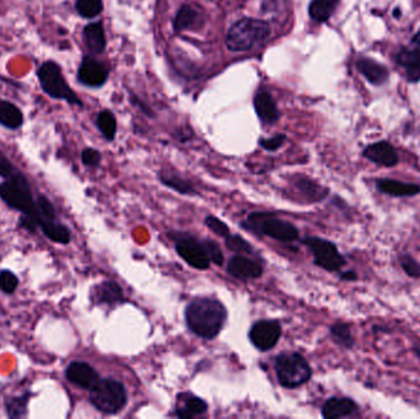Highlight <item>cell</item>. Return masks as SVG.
Wrapping results in <instances>:
<instances>
[{"label":"cell","mask_w":420,"mask_h":419,"mask_svg":"<svg viewBox=\"0 0 420 419\" xmlns=\"http://www.w3.org/2000/svg\"><path fill=\"white\" fill-rule=\"evenodd\" d=\"M90 402L105 415H116L127 406V391L121 381L101 379L90 390Z\"/></svg>","instance_id":"6"},{"label":"cell","mask_w":420,"mask_h":419,"mask_svg":"<svg viewBox=\"0 0 420 419\" xmlns=\"http://www.w3.org/2000/svg\"><path fill=\"white\" fill-rule=\"evenodd\" d=\"M285 141H287V137L284 134H278V136H274V137L268 138V139H261L259 144L265 150L274 151L278 150L279 148L283 146Z\"/></svg>","instance_id":"39"},{"label":"cell","mask_w":420,"mask_h":419,"mask_svg":"<svg viewBox=\"0 0 420 419\" xmlns=\"http://www.w3.org/2000/svg\"><path fill=\"white\" fill-rule=\"evenodd\" d=\"M357 68L374 85L385 83L388 78L387 69L372 59H359L357 62Z\"/></svg>","instance_id":"22"},{"label":"cell","mask_w":420,"mask_h":419,"mask_svg":"<svg viewBox=\"0 0 420 419\" xmlns=\"http://www.w3.org/2000/svg\"><path fill=\"white\" fill-rule=\"evenodd\" d=\"M228 271L232 277L239 281L257 279L263 274V267L258 262L241 254L230 259Z\"/></svg>","instance_id":"14"},{"label":"cell","mask_w":420,"mask_h":419,"mask_svg":"<svg viewBox=\"0 0 420 419\" xmlns=\"http://www.w3.org/2000/svg\"><path fill=\"white\" fill-rule=\"evenodd\" d=\"M98 128L107 141H113L117 133V121L111 111L103 110L98 115Z\"/></svg>","instance_id":"29"},{"label":"cell","mask_w":420,"mask_h":419,"mask_svg":"<svg viewBox=\"0 0 420 419\" xmlns=\"http://www.w3.org/2000/svg\"><path fill=\"white\" fill-rule=\"evenodd\" d=\"M270 36V26L265 21L244 19L236 21L226 34V46L232 52H246L264 44Z\"/></svg>","instance_id":"4"},{"label":"cell","mask_w":420,"mask_h":419,"mask_svg":"<svg viewBox=\"0 0 420 419\" xmlns=\"http://www.w3.org/2000/svg\"><path fill=\"white\" fill-rule=\"evenodd\" d=\"M413 351H414V353H416V356H418V358H419L420 359V344L419 346L414 347V349H413Z\"/></svg>","instance_id":"43"},{"label":"cell","mask_w":420,"mask_h":419,"mask_svg":"<svg viewBox=\"0 0 420 419\" xmlns=\"http://www.w3.org/2000/svg\"><path fill=\"white\" fill-rule=\"evenodd\" d=\"M39 88L52 100L64 101L72 106L83 108L84 103L64 78L62 67L52 59L44 60L37 68Z\"/></svg>","instance_id":"3"},{"label":"cell","mask_w":420,"mask_h":419,"mask_svg":"<svg viewBox=\"0 0 420 419\" xmlns=\"http://www.w3.org/2000/svg\"><path fill=\"white\" fill-rule=\"evenodd\" d=\"M19 285V279L9 269L0 272V290L5 294H13Z\"/></svg>","instance_id":"35"},{"label":"cell","mask_w":420,"mask_h":419,"mask_svg":"<svg viewBox=\"0 0 420 419\" xmlns=\"http://www.w3.org/2000/svg\"><path fill=\"white\" fill-rule=\"evenodd\" d=\"M279 384L287 389L305 385L313 376L311 366L300 353H284L275 359Z\"/></svg>","instance_id":"7"},{"label":"cell","mask_w":420,"mask_h":419,"mask_svg":"<svg viewBox=\"0 0 420 419\" xmlns=\"http://www.w3.org/2000/svg\"><path fill=\"white\" fill-rule=\"evenodd\" d=\"M24 112L19 106L0 98V126L9 131H18L24 124Z\"/></svg>","instance_id":"18"},{"label":"cell","mask_w":420,"mask_h":419,"mask_svg":"<svg viewBox=\"0 0 420 419\" xmlns=\"http://www.w3.org/2000/svg\"><path fill=\"white\" fill-rule=\"evenodd\" d=\"M254 108L261 121L265 124H273L278 121L277 103L268 93H259L254 98Z\"/></svg>","instance_id":"20"},{"label":"cell","mask_w":420,"mask_h":419,"mask_svg":"<svg viewBox=\"0 0 420 419\" xmlns=\"http://www.w3.org/2000/svg\"><path fill=\"white\" fill-rule=\"evenodd\" d=\"M77 78L79 83L86 88H101L107 82L108 69L98 59L85 56L79 65Z\"/></svg>","instance_id":"10"},{"label":"cell","mask_w":420,"mask_h":419,"mask_svg":"<svg viewBox=\"0 0 420 419\" xmlns=\"http://www.w3.org/2000/svg\"><path fill=\"white\" fill-rule=\"evenodd\" d=\"M249 337L258 351H270L282 337V326L275 320H261L251 327Z\"/></svg>","instance_id":"9"},{"label":"cell","mask_w":420,"mask_h":419,"mask_svg":"<svg viewBox=\"0 0 420 419\" xmlns=\"http://www.w3.org/2000/svg\"><path fill=\"white\" fill-rule=\"evenodd\" d=\"M206 225L208 229L211 230L214 234L221 238H226L228 235H230V229L228 225L225 224L223 220H220L216 217L213 215H208L206 218Z\"/></svg>","instance_id":"37"},{"label":"cell","mask_w":420,"mask_h":419,"mask_svg":"<svg viewBox=\"0 0 420 419\" xmlns=\"http://www.w3.org/2000/svg\"><path fill=\"white\" fill-rule=\"evenodd\" d=\"M39 228L44 231V234L52 240L54 243H59V244H69L72 235L67 226L60 224L59 221L55 219H44L39 221Z\"/></svg>","instance_id":"23"},{"label":"cell","mask_w":420,"mask_h":419,"mask_svg":"<svg viewBox=\"0 0 420 419\" xmlns=\"http://www.w3.org/2000/svg\"><path fill=\"white\" fill-rule=\"evenodd\" d=\"M329 333L333 341L337 343L338 346L352 349L354 347V337L352 335V328L346 322H336L329 328Z\"/></svg>","instance_id":"28"},{"label":"cell","mask_w":420,"mask_h":419,"mask_svg":"<svg viewBox=\"0 0 420 419\" xmlns=\"http://www.w3.org/2000/svg\"><path fill=\"white\" fill-rule=\"evenodd\" d=\"M177 254L186 261L187 264L196 269H208L210 259L202 243L191 236L178 240L176 244Z\"/></svg>","instance_id":"11"},{"label":"cell","mask_w":420,"mask_h":419,"mask_svg":"<svg viewBox=\"0 0 420 419\" xmlns=\"http://www.w3.org/2000/svg\"><path fill=\"white\" fill-rule=\"evenodd\" d=\"M198 13L192 8L191 5H183L181 9L178 10L175 21H173V29L176 32L185 31L190 29L193 25L196 24L198 20Z\"/></svg>","instance_id":"30"},{"label":"cell","mask_w":420,"mask_h":419,"mask_svg":"<svg viewBox=\"0 0 420 419\" xmlns=\"http://www.w3.org/2000/svg\"><path fill=\"white\" fill-rule=\"evenodd\" d=\"M180 397L182 400L176 408V415L180 418H193L197 415H204L208 410L206 401L202 400L201 397L191 394H183Z\"/></svg>","instance_id":"19"},{"label":"cell","mask_w":420,"mask_h":419,"mask_svg":"<svg viewBox=\"0 0 420 419\" xmlns=\"http://www.w3.org/2000/svg\"><path fill=\"white\" fill-rule=\"evenodd\" d=\"M0 198L13 210L22 213L20 225L29 231H36L39 225L37 203L34 202L29 181L24 174L16 171L0 185Z\"/></svg>","instance_id":"2"},{"label":"cell","mask_w":420,"mask_h":419,"mask_svg":"<svg viewBox=\"0 0 420 419\" xmlns=\"http://www.w3.org/2000/svg\"><path fill=\"white\" fill-rule=\"evenodd\" d=\"M395 16H396V18H400V16H401V11H400V9L395 10Z\"/></svg>","instance_id":"44"},{"label":"cell","mask_w":420,"mask_h":419,"mask_svg":"<svg viewBox=\"0 0 420 419\" xmlns=\"http://www.w3.org/2000/svg\"><path fill=\"white\" fill-rule=\"evenodd\" d=\"M101 154L100 151L93 148H86L81 153V161L85 166L88 167H98L101 164Z\"/></svg>","instance_id":"38"},{"label":"cell","mask_w":420,"mask_h":419,"mask_svg":"<svg viewBox=\"0 0 420 419\" xmlns=\"http://www.w3.org/2000/svg\"><path fill=\"white\" fill-rule=\"evenodd\" d=\"M29 394L20 397H11L5 402V410L10 418H20L27 413V402H29Z\"/></svg>","instance_id":"32"},{"label":"cell","mask_w":420,"mask_h":419,"mask_svg":"<svg viewBox=\"0 0 420 419\" xmlns=\"http://www.w3.org/2000/svg\"><path fill=\"white\" fill-rule=\"evenodd\" d=\"M75 10L83 19H95L103 13V0H77Z\"/></svg>","instance_id":"31"},{"label":"cell","mask_w":420,"mask_h":419,"mask_svg":"<svg viewBox=\"0 0 420 419\" xmlns=\"http://www.w3.org/2000/svg\"><path fill=\"white\" fill-rule=\"evenodd\" d=\"M65 378L69 382L88 391L95 387L98 381L101 380L98 371L84 361L70 363L65 370Z\"/></svg>","instance_id":"12"},{"label":"cell","mask_w":420,"mask_h":419,"mask_svg":"<svg viewBox=\"0 0 420 419\" xmlns=\"http://www.w3.org/2000/svg\"><path fill=\"white\" fill-rule=\"evenodd\" d=\"M412 44H413V46H414V49L420 51V31L419 32H416V36L413 37V39H412Z\"/></svg>","instance_id":"42"},{"label":"cell","mask_w":420,"mask_h":419,"mask_svg":"<svg viewBox=\"0 0 420 419\" xmlns=\"http://www.w3.org/2000/svg\"><path fill=\"white\" fill-rule=\"evenodd\" d=\"M303 244L311 250L315 264L327 272H339L347 264L336 244L329 240L313 236L303 239Z\"/></svg>","instance_id":"8"},{"label":"cell","mask_w":420,"mask_h":419,"mask_svg":"<svg viewBox=\"0 0 420 419\" xmlns=\"http://www.w3.org/2000/svg\"><path fill=\"white\" fill-rule=\"evenodd\" d=\"M377 190L383 195L391 197H414L420 193V186L409 182L392 180V179H379L376 181Z\"/></svg>","instance_id":"16"},{"label":"cell","mask_w":420,"mask_h":419,"mask_svg":"<svg viewBox=\"0 0 420 419\" xmlns=\"http://www.w3.org/2000/svg\"><path fill=\"white\" fill-rule=\"evenodd\" d=\"M225 244H226L228 249L234 251V252L254 254V247L239 235H228L225 238Z\"/></svg>","instance_id":"33"},{"label":"cell","mask_w":420,"mask_h":419,"mask_svg":"<svg viewBox=\"0 0 420 419\" xmlns=\"http://www.w3.org/2000/svg\"><path fill=\"white\" fill-rule=\"evenodd\" d=\"M95 300L100 304H118L122 302L123 290L122 288L118 285L116 282H103L95 288Z\"/></svg>","instance_id":"24"},{"label":"cell","mask_w":420,"mask_h":419,"mask_svg":"<svg viewBox=\"0 0 420 419\" xmlns=\"http://www.w3.org/2000/svg\"><path fill=\"white\" fill-rule=\"evenodd\" d=\"M359 406L349 397H331L322 407L323 418L338 419L350 417L357 413Z\"/></svg>","instance_id":"15"},{"label":"cell","mask_w":420,"mask_h":419,"mask_svg":"<svg viewBox=\"0 0 420 419\" xmlns=\"http://www.w3.org/2000/svg\"><path fill=\"white\" fill-rule=\"evenodd\" d=\"M16 167L13 165V162L9 160V157L5 155L3 151H0V176L8 179L16 172Z\"/></svg>","instance_id":"40"},{"label":"cell","mask_w":420,"mask_h":419,"mask_svg":"<svg viewBox=\"0 0 420 419\" xmlns=\"http://www.w3.org/2000/svg\"><path fill=\"white\" fill-rule=\"evenodd\" d=\"M296 188L301 192V195L308 202H320V200H324L328 195L327 188H323L316 182H313L306 177L298 179L296 181Z\"/></svg>","instance_id":"26"},{"label":"cell","mask_w":420,"mask_h":419,"mask_svg":"<svg viewBox=\"0 0 420 419\" xmlns=\"http://www.w3.org/2000/svg\"><path fill=\"white\" fill-rule=\"evenodd\" d=\"M159 180L162 185L166 186L171 190L176 191L181 195H197L196 188L195 186L190 181L183 179L181 176L175 175V174H165L162 172L159 175Z\"/></svg>","instance_id":"25"},{"label":"cell","mask_w":420,"mask_h":419,"mask_svg":"<svg viewBox=\"0 0 420 419\" xmlns=\"http://www.w3.org/2000/svg\"><path fill=\"white\" fill-rule=\"evenodd\" d=\"M187 326L197 336L213 340L223 330L228 311L223 302L213 297H197L186 307Z\"/></svg>","instance_id":"1"},{"label":"cell","mask_w":420,"mask_h":419,"mask_svg":"<svg viewBox=\"0 0 420 419\" xmlns=\"http://www.w3.org/2000/svg\"><path fill=\"white\" fill-rule=\"evenodd\" d=\"M362 155L365 156L367 160L383 167H393L400 161L395 146H391L388 141H377L367 146L364 149Z\"/></svg>","instance_id":"13"},{"label":"cell","mask_w":420,"mask_h":419,"mask_svg":"<svg viewBox=\"0 0 420 419\" xmlns=\"http://www.w3.org/2000/svg\"><path fill=\"white\" fill-rule=\"evenodd\" d=\"M397 63L406 69L407 78L412 83L420 80V51L418 49H402L397 54Z\"/></svg>","instance_id":"21"},{"label":"cell","mask_w":420,"mask_h":419,"mask_svg":"<svg viewBox=\"0 0 420 419\" xmlns=\"http://www.w3.org/2000/svg\"><path fill=\"white\" fill-rule=\"evenodd\" d=\"M337 5L338 0H313L308 13L315 21L324 22L332 16Z\"/></svg>","instance_id":"27"},{"label":"cell","mask_w":420,"mask_h":419,"mask_svg":"<svg viewBox=\"0 0 420 419\" xmlns=\"http://www.w3.org/2000/svg\"><path fill=\"white\" fill-rule=\"evenodd\" d=\"M341 279L348 281V282H354V281H357V276L354 271H347V272L341 273Z\"/></svg>","instance_id":"41"},{"label":"cell","mask_w":420,"mask_h":419,"mask_svg":"<svg viewBox=\"0 0 420 419\" xmlns=\"http://www.w3.org/2000/svg\"><path fill=\"white\" fill-rule=\"evenodd\" d=\"M400 264L405 273L411 278H420V264L409 254H400Z\"/></svg>","instance_id":"34"},{"label":"cell","mask_w":420,"mask_h":419,"mask_svg":"<svg viewBox=\"0 0 420 419\" xmlns=\"http://www.w3.org/2000/svg\"><path fill=\"white\" fill-rule=\"evenodd\" d=\"M204 249H206V254L209 257L210 262L216 264V266H221L224 264V254L220 250L219 245L216 244L213 240H204V243H202Z\"/></svg>","instance_id":"36"},{"label":"cell","mask_w":420,"mask_h":419,"mask_svg":"<svg viewBox=\"0 0 420 419\" xmlns=\"http://www.w3.org/2000/svg\"><path fill=\"white\" fill-rule=\"evenodd\" d=\"M84 44L88 52L93 54H101L106 49V34L103 22H91L83 30Z\"/></svg>","instance_id":"17"},{"label":"cell","mask_w":420,"mask_h":419,"mask_svg":"<svg viewBox=\"0 0 420 419\" xmlns=\"http://www.w3.org/2000/svg\"><path fill=\"white\" fill-rule=\"evenodd\" d=\"M244 228L252 230L254 233L269 236L270 239L291 243L298 239V229L295 225L285 220L275 218L273 213L267 212H254L249 215L244 223Z\"/></svg>","instance_id":"5"}]
</instances>
